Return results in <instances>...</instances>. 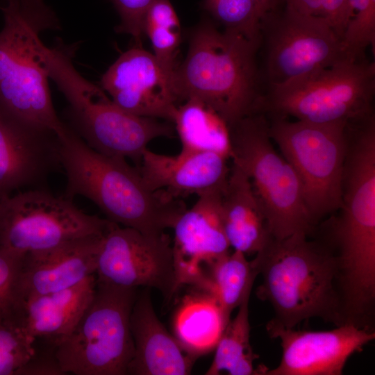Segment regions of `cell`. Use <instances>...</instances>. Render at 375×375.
<instances>
[{"mask_svg":"<svg viewBox=\"0 0 375 375\" xmlns=\"http://www.w3.org/2000/svg\"><path fill=\"white\" fill-rule=\"evenodd\" d=\"M222 210L225 233L233 250L246 256L256 255L272 237L249 178L234 162L222 194Z\"/></svg>","mask_w":375,"mask_h":375,"instance_id":"21","label":"cell"},{"mask_svg":"<svg viewBox=\"0 0 375 375\" xmlns=\"http://www.w3.org/2000/svg\"><path fill=\"white\" fill-rule=\"evenodd\" d=\"M282 5L299 14L322 18L342 38L350 21L347 0H281Z\"/></svg>","mask_w":375,"mask_h":375,"instance_id":"30","label":"cell"},{"mask_svg":"<svg viewBox=\"0 0 375 375\" xmlns=\"http://www.w3.org/2000/svg\"><path fill=\"white\" fill-rule=\"evenodd\" d=\"M261 19L267 15L273 12L282 6L281 0H255Z\"/></svg>","mask_w":375,"mask_h":375,"instance_id":"33","label":"cell"},{"mask_svg":"<svg viewBox=\"0 0 375 375\" xmlns=\"http://www.w3.org/2000/svg\"><path fill=\"white\" fill-rule=\"evenodd\" d=\"M375 64L344 59L280 85L267 86L256 112L315 123H348L372 114Z\"/></svg>","mask_w":375,"mask_h":375,"instance_id":"6","label":"cell"},{"mask_svg":"<svg viewBox=\"0 0 375 375\" xmlns=\"http://www.w3.org/2000/svg\"><path fill=\"white\" fill-rule=\"evenodd\" d=\"M95 275L116 285L153 288L169 301L177 292L169 236L148 235L114 223L101 240Z\"/></svg>","mask_w":375,"mask_h":375,"instance_id":"12","label":"cell"},{"mask_svg":"<svg viewBox=\"0 0 375 375\" xmlns=\"http://www.w3.org/2000/svg\"><path fill=\"white\" fill-rule=\"evenodd\" d=\"M75 53L71 47L59 46L47 58L49 77L69 103V126L94 151L110 157L130 158L139 165L152 140L174 136V125L135 115L117 106L101 86L76 70L73 64Z\"/></svg>","mask_w":375,"mask_h":375,"instance_id":"5","label":"cell"},{"mask_svg":"<svg viewBox=\"0 0 375 375\" xmlns=\"http://www.w3.org/2000/svg\"><path fill=\"white\" fill-rule=\"evenodd\" d=\"M257 276L251 260L241 251L233 250L215 263L204 290L214 296L230 320L232 311L251 293Z\"/></svg>","mask_w":375,"mask_h":375,"instance_id":"25","label":"cell"},{"mask_svg":"<svg viewBox=\"0 0 375 375\" xmlns=\"http://www.w3.org/2000/svg\"><path fill=\"white\" fill-rule=\"evenodd\" d=\"M262 81L280 85L346 59L342 40L325 19L285 6L261 19Z\"/></svg>","mask_w":375,"mask_h":375,"instance_id":"11","label":"cell"},{"mask_svg":"<svg viewBox=\"0 0 375 375\" xmlns=\"http://www.w3.org/2000/svg\"><path fill=\"white\" fill-rule=\"evenodd\" d=\"M351 22L357 27L369 28L375 24V0H347Z\"/></svg>","mask_w":375,"mask_h":375,"instance_id":"32","label":"cell"},{"mask_svg":"<svg viewBox=\"0 0 375 375\" xmlns=\"http://www.w3.org/2000/svg\"><path fill=\"white\" fill-rule=\"evenodd\" d=\"M154 0H110L120 22L115 28L119 33L128 34L137 46H142V24L145 13Z\"/></svg>","mask_w":375,"mask_h":375,"instance_id":"31","label":"cell"},{"mask_svg":"<svg viewBox=\"0 0 375 375\" xmlns=\"http://www.w3.org/2000/svg\"><path fill=\"white\" fill-rule=\"evenodd\" d=\"M175 69L164 65L142 46H136L122 53L109 67L100 86L121 109L172 123L181 103Z\"/></svg>","mask_w":375,"mask_h":375,"instance_id":"13","label":"cell"},{"mask_svg":"<svg viewBox=\"0 0 375 375\" xmlns=\"http://www.w3.org/2000/svg\"><path fill=\"white\" fill-rule=\"evenodd\" d=\"M308 236L271 237L251 260L262 277L256 296L274 312L267 324L291 328L312 317L344 324L334 252L326 240Z\"/></svg>","mask_w":375,"mask_h":375,"instance_id":"1","label":"cell"},{"mask_svg":"<svg viewBox=\"0 0 375 375\" xmlns=\"http://www.w3.org/2000/svg\"><path fill=\"white\" fill-rule=\"evenodd\" d=\"M228 158L216 152L181 150L176 156H167L147 149L137 168L150 190H164L181 199L224 190L230 172Z\"/></svg>","mask_w":375,"mask_h":375,"instance_id":"17","label":"cell"},{"mask_svg":"<svg viewBox=\"0 0 375 375\" xmlns=\"http://www.w3.org/2000/svg\"><path fill=\"white\" fill-rule=\"evenodd\" d=\"M137 289L97 280L94 296L81 317L54 347L63 374H127L135 353L130 317Z\"/></svg>","mask_w":375,"mask_h":375,"instance_id":"8","label":"cell"},{"mask_svg":"<svg viewBox=\"0 0 375 375\" xmlns=\"http://www.w3.org/2000/svg\"><path fill=\"white\" fill-rule=\"evenodd\" d=\"M349 124H315L281 117L269 121V136L295 170L315 225L342 206Z\"/></svg>","mask_w":375,"mask_h":375,"instance_id":"9","label":"cell"},{"mask_svg":"<svg viewBox=\"0 0 375 375\" xmlns=\"http://www.w3.org/2000/svg\"><path fill=\"white\" fill-rule=\"evenodd\" d=\"M96 283L93 274L73 287L26 299L24 333L35 342L42 339L54 347L76 325L94 296Z\"/></svg>","mask_w":375,"mask_h":375,"instance_id":"20","label":"cell"},{"mask_svg":"<svg viewBox=\"0 0 375 375\" xmlns=\"http://www.w3.org/2000/svg\"><path fill=\"white\" fill-rule=\"evenodd\" d=\"M266 330L282 347L279 364L266 375H341L348 359L375 338L374 329L353 324L320 331L267 324Z\"/></svg>","mask_w":375,"mask_h":375,"instance_id":"15","label":"cell"},{"mask_svg":"<svg viewBox=\"0 0 375 375\" xmlns=\"http://www.w3.org/2000/svg\"><path fill=\"white\" fill-rule=\"evenodd\" d=\"M193 289L176 309L173 330L183 349L197 359L215 350L229 320L212 294Z\"/></svg>","mask_w":375,"mask_h":375,"instance_id":"22","label":"cell"},{"mask_svg":"<svg viewBox=\"0 0 375 375\" xmlns=\"http://www.w3.org/2000/svg\"><path fill=\"white\" fill-rule=\"evenodd\" d=\"M142 32L150 40L157 59L176 69L182 35L178 17L169 0L152 2L144 17Z\"/></svg>","mask_w":375,"mask_h":375,"instance_id":"26","label":"cell"},{"mask_svg":"<svg viewBox=\"0 0 375 375\" xmlns=\"http://www.w3.org/2000/svg\"><path fill=\"white\" fill-rule=\"evenodd\" d=\"M150 289L145 288L138 294L131 313L135 353L127 374H190L197 359L183 349L158 318Z\"/></svg>","mask_w":375,"mask_h":375,"instance_id":"19","label":"cell"},{"mask_svg":"<svg viewBox=\"0 0 375 375\" xmlns=\"http://www.w3.org/2000/svg\"><path fill=\"white\" fill-rule=\"evenodd\" d=\"M58 155L67 178L63 197H86L118 225L159 236L172 228L187 208L165 191L150 190L126 159L94 151L73 130L59 139Z\"/></svg>","mask_w":375,"mask_h":375,"instance_id":"2","label":"cell"},{"mask_svg":"<svg viewBox=\"0 0 375 375\" xmlns=\"http://www.w3.org/2000/svg\"><path fill=\"white\" fill-rule=\"evenodd\" d=\"M224 190L199 196L193 206L181 213L172 228L177 291L185 285L205 290L215 263L230 252L223 224Z\"/></svg>","mask_w":375,"mask_h":375,"instance_id":"14","label":"cell"},{"mask_svg":"<svg viewBox=\"0 0 375 375\" xmlns=\"http://www.w3.org/2000/svg\"><path fill=\"white\" fill-rule=\"evenodd\" d=\"M24 256L0 249V322L22 328L20 277Z\"/></svg>","mask_w":375,"mask_h":375,"instance_id":"28","label":"cell"},{"mask_svg":"<svg viewBox=\"0 0 375 375\" xmlns=\"http://www.w3.org/2000/svg\"><path fill=\"white\" fill-rule=\"evenodd\" d=\"M0 103L22 120L65 138L71 127L56 112L40 34L60 24L44 0H0Z\"/></svg>","mask_w":375,"mask_h":375,"instance_id":"4","label":"cell"},{"mask_svg":"<svg viewBox=\"0 0 375 375\" xmlns=\"http://www.w3.org/2000/svg\"><path fill=\"white\" fill-rule=\"evenodd\" d=\"M247 294L238 306L236 316L227 323L216 347L215 353L206 375H218L226 372L230 375H266L269 368L260 365L254 368L253 361L259 356L250 344L249 302Z\"/></svg>","mask_w":375,"mask_h":375,"instance_id":"24","label":"cell"},{"mask_svg":"<svg viewBox=\"0 0 375 375\" xmlns=\"http://www.w3.org/2000/svg\"><path fill=\"white\" fill-rule=\"evenodd\" d=\"M104 234L76 238L25 254L20 277L23 300L73 287L95 274L98 250Z\"/></svg>","mask_w":375,"mask_h":375,"instance_id":"18","label":"cell"},{"mask_svg":"<svg viewBox=\"0 0 375 375\" xmlns=\"http://www.w3.org/2000/svg\"><path fill=\"white\" fill-rule=\"evenodd\" d=\"M59 138L18 118L0 103V199L22 188H43L60 166Z\"/></svg>","mask_w":375,"mask_h":375,"instance_id":"16","label":"cell"},{"mask_svg":"<svg viewBox=\"0 0 375 375\" xmlns=\"http://www.w3.org/2000/svg\"><path fill=\"white\" fill-rule=\"evenodd\" d=\"M35 343L22 328L0 322V375L19 374L35 353Z\"/></svg>","mask_w":375,"mask_h":375,"instance_id":"29","label":"cell"},{"mask_svg":"<svg viewBox=\"0 0 375 375\" xmlns=\"http://www.w3.org/2000/svg\"><path fill=\"white\" fill-rule=\"evenodd\" d=\"M260 45L242 35L220 30L210 17L190 32L186 57L174 80L181 103L198 99L231 126L255 112L262 94L258 64Z\"/></svg>","mask_w":375,"mask_h":375,"instance_id":"3","label":"cell"},{"mask_svg":"<svg viewBox=\"0 0 375 375\" xmlns=\"http://www.w3.org/2000/svg\"><path fill=\"white\" fill-rule=\"evenodd\" d=\"M201 8L224 30L260 46L261 17L255 0H202Z\"/></svg>","mask_w":375,"mask_h":375,"instance_id":"27","label":"cell"},{"mask_svg":"<svg viewBox=\"0 0 375 375\" xmlns=\"http://www.w3.org/2000/svg\"><path fill=\"white\" fill-rule=\"evenodd\" d=\"M228 129L231 159L249 178L272 237L310 235L316 225L306 207L299 178L290 163L274 149L266 115L250 114Z\"/></svg>","mask_w":375,"mask_h":375,"instance_id":"7","label":"cell"},{"mask_svg":"<svg viewBox=\"0 0 375 375\" xmlns=\"http://www.w3.org/2000/svg\"><path fill=\"white\" fill-rule=\"evenodd\" d=\"M181 143V151L216 152L231 158L228 126L212 108L196 99L180 103L172 122Z\"/></svg>","mask_w":375,"mask_h":375,"instance_id":"23","label":"cell"},{"mask_svg":"<svg viewBox=\"0 0 375 375\" xmlns=\"http://www.w3.org/2000/svg\"><path fill=\"white\" fill-rule=\"evenodd\" d=\"M113 224L83 212L72 200L44 188H28L0 199V249L24 256L104 234Z\"/></svg>","mask_w":375,"mask_h":375,"instance_id":"10","label":"cell"}]
</instances>
